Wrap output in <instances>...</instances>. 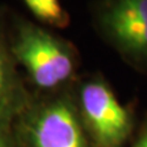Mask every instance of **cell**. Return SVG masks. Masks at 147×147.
<instances>
[{"label":"cell","instance_id":"1","mask_svg":"<svg viewBox=\"0 0 147 147\" xmlns=\"http://www.w3.org/2000/svg\"><path fill=\"white\" fill-rule=\"evenodd\" d=\"M10 50L36 93L71 88L77 80L79 52L67 39L47 27L13 15L6 28Z\"/></svg>","mask_w":147,"mask_h":147},{"label":"cell","instance_id":"8","mask_svg":"<svg viewBox=\"0 0 147 147\" xmlns=\"http://www.w3.org/2000/svg\"><path fill=\"white\" fill-rule=\"evenodd\" d=\"M0 147H18L12 127H0Z\"/></svg>","mask_w":147,"mask_h":147},{"label":"cell","instance_id":"3","mask_svg":"<svg viewBox=\"0 0 147 147\" xmlns=\"http://www.w3.org/2000/svg\"><path fill=\"white\" fill-rule=\"evenodd\" d=\"M77 113L93 147H127L136 131L135 114L100 74L79 76L71 87Z\"/></svg>","mask_w":147,"mask_h":147},{"label":"cell","instance_id":"5","mask_svg":"<svg viewBox=\"0 0 147 147\" xmlns=\"http://www.w3.org/2000/svg\"><path fill=\"white\" fill-rule=\"evenodd\" d=\"M10 50L6 26L0 21V127H12L31 102V91Z\"/></svg>","mask_w":147,"mask_h":147},{"label":"cell","instance_id":"4","mask_svg":"<svg viewBox=\"0 0 147 147\" xmlns=\"http://www.w3.org/2000/svg\"><path fill=\"white\" fill-rule=\"evenodd\" d=\"M94 27L127 65L147 74V0H98Z\"/></svg>","mask_w":147,"mask_h":147},{"label":"cell","instance_id":"6","mask_svg":"<svg viewBox=\"0 0 147 147\" xmlns=\"http://www.w3.org/2000/svg\"><path fill=\"white\" fill-rule=\"evenodd\" d=\"M26 6L42 25L52 28H65L70 24V16L60 0H24Z\"/></svg>","mask_w":147,"mask_h":147},{"label":"cell","instance_id":"2","mask_svg":"<svg viewBox=\"0 0 147 147\" xmlns=\"http://www.w3.org/2000/svg\"><path fill=\"white\" fill-rule=\"evenodd\" d=\"M18 147H93L77 113L71 88L36 93L12 125Z\"/></svg>","mask_w":147,"mask_h":147},{"label":"cell","instance_id":"7","mask_svg":"<svg viewBox=\"0 0 147 147\" xmlns=\"http://www.w3.org/2000/svg\"><path fill=\"white\" fill-rule=\"evenodd\" d=\"M127 147H147V114L137 125L135 134Z\"/></svg>","mask_w":147,"mask_h":147}]
</instances>
